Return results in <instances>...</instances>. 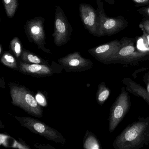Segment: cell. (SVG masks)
<instances>
[{"mask_svg":"<svg viewBox=\"0 0 149 149\" xmlns=\"http://www.w3.org/2000/svg\"><path fill=\"white\" fill-rule=\"evenodd\" d=\"M36 98V100H37V102L40 104L45 103V100H44V98H43L42 96L40 94H38Z\"/></svg>","mask_w":149,"mask_h":149,"instance_id":"obj_25","label":"cell"},{"mask_svg":"<svg viewBox=\"0 0 149 149\" xmlns=\"http://www.w3.org/2000/svg\"><path fill=\"white\" fill-rule=\"evenodd\" d=\"M96 2L100 19L99 37L116 34L128 26L129 22L124 17L121 15L115 18L109 17L104 12L102 1L96 0Z\"/></svg>","mask_w":149,"mask_h":149,"instance_id":"obj_5","label":"cell"},{"mask_svg":"<svg viewBox=\"0 0 149 149\" xmlns=\"http://www.w3.org/2000/svg\"><path fill=\"white\" fill-rule=\"evenodd\" d=\"M7 15L13 18L19 6L18 0H3Z\"/></svg>","mask_w":149,"mask_h":149,"instance_id":"obj_19","label":"cell"},{"mask_svg":"<svg viewBox=\"0 0 149 149\" xmlns=\"http://www.w3.org/2000/svg\"><path fill=\"white\" fill-rule=\"evenodd\" d=\"M44 18L37 17L27 21L25 24V33L30 42L37 45L39 49L47 54L50 50L46 48V35L44 29Z\"/></svg>","mask_w":149,"mask_h":149,"instance_id":"obj_7","label":"cell"},{"mask_svg":"<svg viewBox=\"0 0 149 149\" xmlns=\"http://www.w3.org/2000/svg\"><path fill=\"white\" fill-rule=\"evenodd\" d=\"M10 47L17 58L21 56L23 51L22 45L18 37H14L10 42Z\"/></svg>","mask_w":149,"mask_h":149,"instance_id":"obj_20","label":"cell"},{"mask_svg":"<svg viewBox=\"0 0 149 149\" xmlns=\"http://www.w3.org/2000/svg\"><path fill=\"white\" fill-rule=\"evenodd\" d=\"M131 103L129 92L125 87L121 89V93L116 99L110 110L109 118V131L112 133L122 122L131 107Z\"/></svg>","mask_w":149,"mask_h":149,"instance_id":"obj_6","label":"cell"},{"mask_svg":"<svg viewBox=\"0 0 149 149\" xmlns=\"http://www.w3.org/2000/svg\"><path fill=\"white\" fill-rule=\"evenodd\" d=\"M11 103L29 115L37 118L43 117V109L33 93L26 87L15 83H9Z\"/></svg>","mask_w":149,"mask_h":149,"instance_id":"obj_3","label":"cell"},{"mask_svg":"<svg viewBox=\"0 0 149 149\" xmlns=\"http://www.w3.org/2000/svg\"><path fill=\"white\" fill-rule=\"evenodd\" d=\"M79 12L85 28L92 35L99 37L100 19L97 9L95 10L89 4H81Z\"/></svg>","mask_w":149,"mask_h":149,"instance_id":"obj_10","label":"cell"},{"mask_svg":"<svg viewBox=\"0 0 149 149\" xmlns=\"http://www.w3.org/2000/svg\"><path fill=\"white\" fill-rule=\"evenodd\" d=\"M111 90L106 86L104 82H102L99 84L96 94V99L97 103L102 106L110 95Z\"/></svg>","mask_w":149,"mask_h":149,"instance_id":"obj_15","label":"cell"},{"mask_svg":"<svg viewBox=\"0 0 149 149\" xmlns=\"http://www.w3.org/2000/svg\"><path fill=\"white\" fill-rule=\"evenodd\" d=\"M15 118L22 126L31 132L38 134L56 143L64 145L66 143V139L61 132L40 120L28 116H15Z\"/></svg>","mask_w":149,"mask_h":149,"instance_id":"obj_4","label":"cell"},{"mask_svg":"<svg viewBox=\"0 0 149 149\" xmlns=\"http://www.w3.org/2000/svg\"><path fill=\"white\" fill-rule=\"evenodd\" d=\"M136 7H143L149 5V0H131Z\"/></svg>","mask_w":149,"mask_h":149,"instance_id":"obj_23","label":"cell"},{"mask_svg":"<svg viewBox=\"0 0 149 149\" xmlns=\"http://www.w3.org/2000/svg\"><path fill=\"white\" fill-rule=\"evenodd\" d=\"M59 63L67 72H82L91 69L94 63L82 57L78 52L69 54L58 59Z\"/></svg>","mask_w":149,"mask_h":149,"instance_id":"obj_9","label":"cell"},{"mask_svg":"<svg viewBox=\"0 0 149 149\" xmlns=\"http://www.w3.org/2000/svg\"><path fill=\"white\" fill-rule=\"evenodd\" d=\"M143 35L136 40V45L139 50L149 54V34L143 31Z\"/></svg>","mask_w":149,"mask_h":149,"instance_id":"obj_18","label":"cell"},{"mask_svg":"<svg viewBox=\"0 0 149 149\" xmlns=\"http://www.w3.org/2000/svg\"><path fill=\"white\" fill-rule=\"evenodd\" d=\"M73 29L64 12L61 7L57 6L55 15L54 31L52 36L55 44L60 47L67 44L71 39Z\"/></svg>","mask_w":149,"mask_h":149,"instance_id":"obj_8","label":"cell"},{"mask_svg":"<svg viewBox=\"0 0 149 149\" xmlns=\"http://www.w3.org/2000/svg\"><path fill=\"white\" fill-rule=\"evenodd\" d=\"M137 12L146 19H149V5L142 7L141 8L138 9Z\"/></svg>","mask_w":149,"mask_h":149,"instance_id":"obj_22","label":"cell"},{"mask_svg":"<svg viewBox=\"0 0 149 149\" xmlns=\"http://www.w3.org/2000/svg\"><path fill=\"white\" fill-rule=\"evenodd\" d=\"M149 143V117H139L116 138V149H139Z\"/></svg>","mask_w":149,"mask_h":149,"instance_id":"obj_1","label":"cell"},{"mask_svg":"<svg viewBox=\"0 0 149 149\" xmlns=\"http://www.w3.org/2000/svg\"><path fill=\"white\" fill-rule=\"evenodd\" d=\"M119 40H115L88 50L97 61L104 64L117 53L121 47Z\"/></svg>","mask_w":149,"mask_h":149,"instance_id":"obj_11","label":"cell"},{"mask_svg":"<svg viewBox=\"0 0 149 149\" xmlns=\"http://www.w3.org/2000/svg\"><path fill=\"white\" fill-rule=\"evenodd\" d=\"M21 58L22 61L26 63L49 65L47 61L33 52L26 49L23 50Z\"/></svg>","mask_w":149,"mask_h":149,"instance_id":"obj_14","label":"cell"},{"mask_svg":"<svg viewBox=\"0 0 149 149\" xmlns=\"http://www.w3.org/2000/svg\"><path fill=\"white\" fill-rule=\"evenodd\" d=\"M1 63L5 66L14 70H19V65L14 57L9 52H6L3 54L1 59Z\"/></svg>","mask_w":149,"mask_h":149,"instance_id":"obj_17","label":"cell"},{"mask_svg":"<svg viewBox=\"0 0 149 149\" xmlns=\"http://www.w3.org/2000/svg\"><path fill=\"white\" fill-rule=\"evenodd\" d=\"M139 27L142 31H144L149 34V19L145 18L143 19Z\"/></svg>","mask_w":149,"mask_h":149,"instance_id":"obj_21","label":"cell"},{"mask_svg":"<svg viewBox=\"0 0 149 149\" xmlns=\"http://www.w3.org/2000/svg\"><path fill=\"white\" fill-rule=\"evenodd\" d=\"M103 1L107 2L109 5H114L115 3V0H103Z\"/></svg>","mask_w":149,"mask_h":149,"instance_id":"obj_26","label":"cell"},{"mask_svg":"<svg viewBox=\"0 0 149 149\" xmlns=\"http://www.w3.org/2000/svg\"><path fill=\"white\" fill-rule=\"evenodd\" d=\"M2 49H3V48H2V45L1 44L0 45V54H2Z\"/></svg>","mask_w":149,"mask_h":149,"instance_id":"obj_27","label":"cell"},{"mask_svg":"<svg viewBox=\"0 0 149 149\" xmlns=\"http://www.w3.org/2000/svg\"><path fill=\"white\" fill-rule=\"evenodd\" d=\"M120 41L121 45L119 50L104 63L105 65L120 64L136 66L140 62L149 60V54L138 49L135 39L123 37Z\"/></svg>","mask_w":149,"mask_h":149,"instance_id":"obj_2","label":"cell"},{"mask_svg":"<svg viewBox=\"0 0 149 149\" xmlns=\"http://www.w3.org/2000/svg\"><path fill=\"white\" fill-rule=\"evenodd\" d=\"M83 147L85 149H100L101 146L95 134L87 131L84 139Z\"/></svg>","mask_w":149,"mask_h":149,"instance_id":"obj_16","label":"cell"},{"mask_svg":"<svg viewBox=\"0 0 149 149\" xmlns=\"http://www.w3.org/2000/svg\"><path fill=\"white\" fill-rule=\"evenodd\" d=\"M143 80L146 84V90L149 93V70L143 77Z\"/></svg>","mask_w":149,"mask_h":149,"instance_id":"obj_24","label":"cell"},{"mask_svg":"<svg viewBox=\"0 0 149 149\" xmlns=\"http://www.w3.org/2000/svg\"><path fill=\"white\" fill-rule=\"evenodd\" d=\"M122 82L125 85V89L128 92L143 98L149 105V93L146 89L134 81L130 77L124 78Z\"/></svg>","mask_w":149,"mask_h":149,"instance_id":"obj_13","label":"cell"},{"mask_svg":"<svg viewBox=\"0 0 149 149\" xmlns=\"http://www.w3.org/2000/svg\"><path fill=\"white\" fill-rule=\"evenodd\" d=\"M19 72L26 75L35 77H43L53 76L54 70L49 65L28 63L20 61L19 63Z\"/></svg>","mask_w":149,"mask_h":149,"instance_id":"obj_12","label":"cell"}]
</instances>
